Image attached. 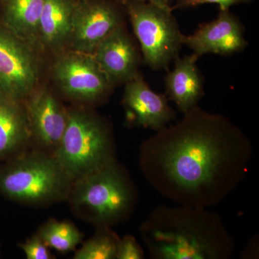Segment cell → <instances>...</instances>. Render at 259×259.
<instances>
[{
  "instance_id": "cell-1",
  "label": "cell",
  "mask_w": 259,
  "mask_h": 259,
  "mask_svg": "<svg viewBox=\"0 0 259 259\" xmlns=\"http://www.w3.org/2000/svg\"><path fill=\"white\" fill-rule=\"evenodd\" d=\"M143 143L139 165L151 187L180 205L209 209L234 192L248 171L251 142L228 117L197 105Z\"/></svg>"
},
{
  "instance_id": "cell-2",
  "label": "cell",
  "mask_w": 259,
  "mask_h": 259,
  "mask_svg": "<svg viewBox=\"0 0 259 259\" xmlns=\"http://www.w3.org/2000/svg\"><path fill=\"white\" fill-rule=\"evenodd\" d=\"M151 258L228 259L236 243L210 209L176 204L153 209L140 227Z\"/></svg>"
},
{
  "instance_id": "cell-3",
  "label": "cell",
  "mask_w": 259,
  "mask_h": 259,
  "mask_svg": "<svg viewBox=\"0 0 259 259\" xmlns=\"http://www.w3.org/2000/svg\"><path fill=\"white\" fill-rule=\"evenodd\" d=\"M55 160L71 179L81 178L114 161L113 146L106 127L93 116L71 112Z\"/></svg>"
},
{
  "instance_id": "cell-4",
  "label": "cell",
  "mask_w": 259,
  "mask_h": 259,
  "mask_svg": "<svg viewBox=\"0 0 259 259\" xmlns=\"http://www.w3.org/2000/svg\"><path fill=\"white\" fill-rule=\"evenodd\" d=\"M74 200L102 226L117 223L135 207L136 191L128 177L112 161L78 181Z\"/></svg>"
},
{
  "instance_id": "cell-5",
  "label": "cell",
  "mask_w": 259,
  "mask_h": 259,
  "mask_svg": "<svg viewBox=\"0 0 259 259\" xmlns=\"http://www.w3.org/2000/svg\"><path fill=\"white\" fill-rule=\"evenodd\" d=\"M126 8L145 63L153 69H165L183 45L172 11L140 0H127Z\"/></svg>"
},
{
  "instance_id": "cell-6",
  "label": "cell",
  "mask_w": 259,
  "mask_h": 259,
  "mask_svg": "<svg viewBox=\"0 0 259 259\" xmlns=\"http://www.w3.org/2000/svg\"><path fill=\"white\" fill-rule=\"evenodd\" d=\"M67 179L55 159L31 155L1 171L0 191L15 200L45 202L61 193Z\"/></svg>"
},
{
  "instance_id": "cell-7",
  "label": "cell",
  "mask_w": 259,
  "mask_h": 259,
  "mask_svg": "<svg viewBox=\"0 0 259 259\" xmlns=\"http://www.w3.org/2000/svg\"><path fill=\"white\" fill-rule=\"evenodd\" d=\"M31 53L18 37L0 28V93L15 101L31 91L36 81Z\"/></svg>"
},
{
  "instance_id": "cell-8",
  "label": "cell",
  "mask_w": 259,
  "mask_h": 259,
  "mask_svg": "<svg viewBox=\"0 0 259 259\" xmlns=\"http://www.w3.org/2000/svg\"><path fill=\"white\" fill-rule=\"evenodd\" d=\"M55 75L65 93L81 100L100 99L110 86L93 55L79 51L61 58Z\"/></svg>"
},
{
  "instance_id": "cell-9",
  "label": "cell",
  "mask_w": 259,
  "mask_h": 259,
  "mask_svg": "<svg viewBox=\"0 0 259 259\" xmlns=\"http://www.w3.org/2000/svg\"><path fill=\"white\" fill-rule=\"evenodd\" d=\"M120 16L112 5L102 0L83 1L75 5L71 35L76 51L93 54L96 48L116 28Z\"/></svg>"
},
{
  "instance_id": "cell-10",
  "label": "cell",
  "mask_w": 259,
  "mask_h": 259,
  "mask_svg": "<svg viewBox=\"0 0 259 259\" xmlns=\"http://www.w3.org/2000/svg\"><path fill=\"white\" fill-rule=\"evenodd\" d=\"M183 44L200 57L213 54L228 56L241 52L247 47L241 22L228 11H220L218 18L200 25L190 35H184Z\"/></svg>"
},
{
  "instance_id": "cell-11",
  "label": "cell",
  "mask_w": 259,
  "mask_h": 259,
  "mask_svg": "<svg viewBox=\"0 0 259 259\" xmlns=\"http://www.w3.org/2000/svg\"><path fill=\"white\" fill-rule=\"evenodd\" d=\"M123 101L134 123L145 128L159 131L176 117L166 95L153 91L140 74L127 81Z\"/></svg>"
},
{
  "instance_id": "cell-12",
  "label": "cell",
  "mask_w": 259,
  "mask_h": 259,
  "mask_svg": "<svg viewBox=\"0 0 259 259\" xmlns=\"http://www.w3.org/2000/svg\"><path fill=\"white\" fill-rule=\"evenodd\" d=\"M93 56L110 83L127 82L139 74L137 51L121 26L99 44Z\"/></svg>"
},
{
  "instance_id": "cell-13",
  "label": "cell",
  "mask_w": 259,
  "mask_h": 259,
  "mask_svg": "<svg viewBox=\"0 0 259 259\" xmlns=\"http://www.w3.org/2000/svg\"><path fill=\"white\" fill-rule=\"evenodd\" d=\"M198 59L193 54L177 57L175 67L165 78L166 96L182 113L198 105L204 95L202 77L196 64Z\"/></svg>"
},
{
  "instance_id": "cell-14",
  "label": "cell",
  "mask_w": 259,
  "mask_h": 259,
  "mask_svg": "<svg viewBox=\"0 0 259 259\" xmlns=\"http://www.w3.org/2000/svg\"><path fill=\"white\" fill-rule=\"evenodd\" d=\"M28 111L32 131L37 141L47 147L57 148L67 125L68 115L55 98L40 92L30 99Z\"/></svg>"
},
{
  "instance_id": "cell-15",
  "label": "cell",
  "mask_w": 259,
  "mask_h": 259,
  "mask_svg": "<svg viewBox=\"0 0 259 259\" xmlns=\"http://www.w3.org/2000/svg\"><path fill=\"white\" fill-rule=\"evenodd\" d=\"M75 5L74 0H45L38 32L46 44L56 45L70 36Z\"/></svg>"
},
{
  "instance_id": "cell-16",
  "label": "cell",
  "mask_w": 259,
  "mask_h": 259,
  "mask_svg": "<svg viewBox=\"0 0 259 259\" xmlns=\"http://www.w3.org/2000/svg\"><path fill=\"white\" fill-rule=\"evenodd\" d=\"M45 0H0L3 18L18 37H29L38 32Z\"/></svg>"
},
{
  "instance_id": "cell-17",
  "label": "cell",
  "mask_w": 259,
  "mask_h": 259,
  "mask_svg": "<svg viewBox=\"0 0 259 259\" xmlns=\"http://www.w3.org/2000/svg\"><path fill=\"white\" fill-rule=\"evenodd\" d=\"M26 138L25 120L14 101L0 95V157L18 149Z\"/></svg>"
},
{
  "instance_id": "cell-18",
  "label": "cell",
  "mask_w": 259,
  "mask_h": 259,
  "mask_svg": "<svg viewBox=\"0 0 259 259\" xmlns=\"http://www.w3.org/2000/svg\"><path fill=\"white\" fill-rule=\"evenodd\" d=\"M48 246L59 252L74 250L82 236L74 226L65 222H51L42 227L40 236Z\"/></svg>"
},
{
  "instance_id": "cell-19",
  "label": "cell",
  "mask_w": 259,
  "mask_h": 259,
  "mask_svg": "<svg viewBox=\"0 0 259 259\" xmlns=\"http://www.w3.org/2000/svg\"><path fill=\"white\" fill-rule=\"evenodd\" d=\"M120 239L107 229L106 227L96 236L85 243L80 248L75 259L116 258L117 245Z\"/></svg>"
},
{
  "instance_id": "cell-20",
  "label": "cell",
  "mask_w": 259,
  "mask_h": 259,
  "mask_svg": "<svg viewBox=\"0 0 259 259\" xmlns=\"http://www.w3.org/2000/svg\"><path fill=\"white\" fill-rule=\"evenodd\" d=\"M252 0H175L171 10L187 9L195 8L199 5L204 4H216L219 6L220 11H228L233 5L243 4L251 2Z\"/></svg>"
},
{
  "instance_id": "cell-21",
  "label": "cell",
  "mask_w": 259,
  "mask_h": 259,
  "mask_svg": "<svg viewBox=\"0 0 259 259\" xmlns=\"http://www.w3.org/2000/svg\"><path fill=\"white\" fill-rule=\"evenodd\" d=\"M116 258L143 259L144 252L134 237L127 236L118 242Z\"/></svg>"
},
{
  "instance_id": "cell-22",
  "label": "cell",
  "mask_w": 259,
  "mask_h": 259,
  "mask_svg": "<svg viewBox=\"0 0 259 259\" xmlns=\"http://www.w3.org/2000/svg\"><path fill=\"white\" fill-rule=\"evenodd\" d=\"M28 259H49L52 258L47 245L40 236H35L26 243L20 245Z\"/></svg>"
},
{
  "instance_id": "cell-23",
  "label": "cell",
  "mask_w": 259,
  "mask_h": 259,
  "mask_svg": "<svg viewBox=\"0 0 259 259\" xmlns=\"http://www.w3.org/2000/svg\"><path fill=\"white\" fill-rule=\"evenodd\" d=\"M140 1L146 2V3H151V4L156 5L164 9L170 10L175 0H140Z\"/></svg>"
}]
</instances>
